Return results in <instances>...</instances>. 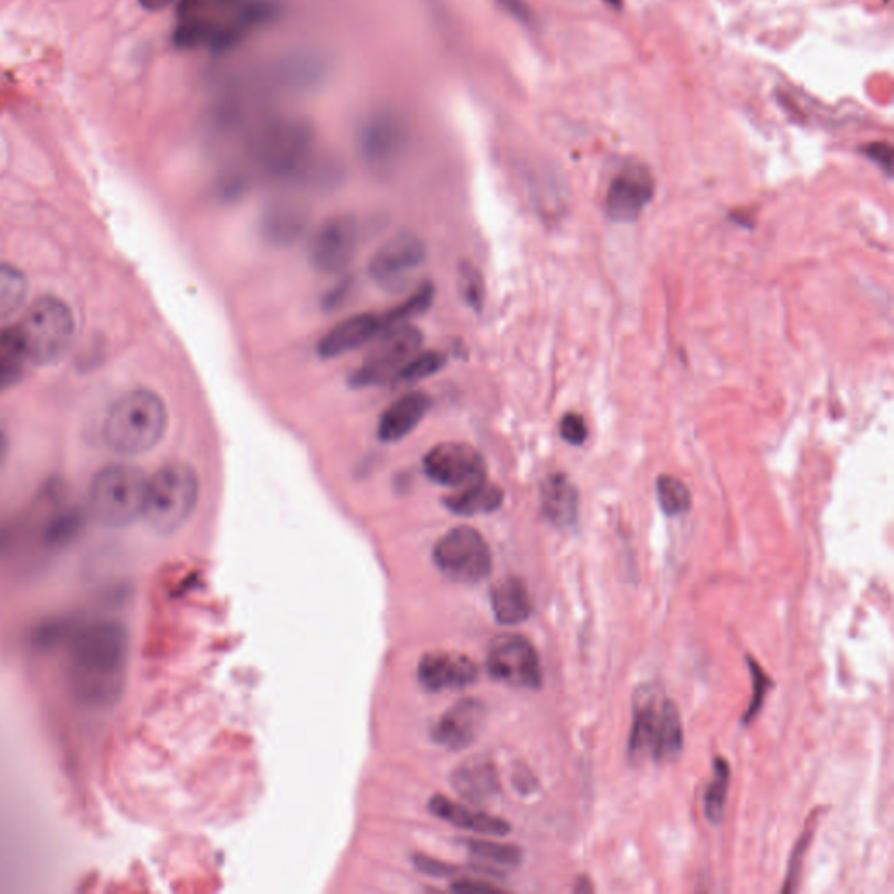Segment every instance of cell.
I'll return each instance as SVG.
<instances>
[{
    "mask_svg": "<svg viewBox=\"0 0 894 894\" xmlns=\"http://www.w3.org/2000/svg\"><path fill=\"white\" fill-rule=\"evenodd\" d=\"M659 712H661V704H658L655 695L650 694L646 688L641 691V695L637 700L634 719H632L631 736H629L628 755L632 760L650 754Z\"/></svg>",
    "mask_w": 894,
    "mask_h": 894,
    "instance_id": "obj_26",
    "label": "cell"
},
{
    "mask_svg": "<svg viewBox=\"0 0 894 894\" xmlns=\"http://www.w3.org/2000/svg\"><path fill=\"white\" fill-rule=\"evenodd\" d=\"M242 134L246 165L259 177L276 182H299L315 173V132L301 119L259 117Z\"/></svg>",
    "mask_w": 894,
    "mask_h": 894,
    "instance_id": "obj_2",
    "label": "cell"
},
{
    "mask_svg": "<svg viewBox=\"0 0 894 894\" xmlns=\"http://www.w3.org/2000/svg\"><path fill=\"white\" fill-rule=\"evenodd\" d=\"M17 327L25 343L30 362L34 366L59 362L74 341V315L60 297L42 296L35 299Z\"/></svg>",
    "mask_w": 894,
    "mask_h": 894,
    "instance_id": "obj_6",
    "label": "cell"
},
{
    "mask_svg": "<svg viewBox=\"0 0 894 894\" xmlns=\"http://www.w3.org/2000/svg\"><path fill=\"white\" fill-rule=\"evenodd\" d=\"M472 659L453 652L427 653L418 664V680L430 692L460 691L477 680Z\"/></svg>",
    "mask_w": 894,
    "mask_h": 894,
    "instance_id": "obj_15",
    "label": "cell"
},
{
    "mask_svg": "<svg viewBox=\"0 0 894 894\" xmlns=\"http://www.w3.org/2000/svg\"><path fill=\"white\" fill-rule=\"evenodd\" d=\"M683 749V727L679 707L673 701H664L659 712L658 725L653 733L650 755L653 760L670 761L679 757Z\"/></svg>",
    "mask_w": 894,
    "mask_h": 894,
    "instance_id": "obj_24",
    "label": "cell"
},
{
    "mask_svg": "<svg viewBox=\"0 0 894 894\" xmlns=\"http://www.w3.org/2000/svg\"><path fill=\"white\" fill-rule=\"evenodd\" d=\"M8 438H6L4 430L0 429V466H2V463H4L6 456H8Z\"/></svg>",
    "mask_w": 894,
    "mask_h": 894,
    "instance_id": "obj_41",
    "label": "cell"
},
{
    "mask_svg": "<svg viewBox=\"0 0 894 894\" xmlns=\"http://www.w3.org/2000/svg\"><path fill=\"white\" fill-rule=\"evenodd\" d=\"M173 2L176 0H140V6L147 11H161V9H167Z\"/></svg>",
    "mask_w": 894,
    "mask_h": 894,
    "instance_id": "obj_39",
    "label": "cell"
},
{
    "mask_svg": "<svg viewBox=\"0 0 894 894\" xmlns=\"http://www.w3.org/2000/svg\"><path fill=\"white\" fill-rule=\"evenodd\" d=\"M492 608L499 624H523L532 616V598L525 582L508 577L496 583L492 591Z\"/></svg>",
    "mask_w": 894,
    "mask_h": 894,
    "instance_id": "obj_22",
    "label": "cell"
},
{
    "mask_svg": "<svg viewBox=\"0 0 894 894\" xmlns=\"http://www.w3.org/2000/svg\"><path fill=\"white\" fill-rule=\"evenodd\" d=\"M728 782H730V767L724 758H715L713 766V779L706 790L704 799V811L709 823H722L725 816V803H727Z\"/></svg>",
    "mask_w": 894,
    "mask_h": 894,
    "instance_id": "obj_30",
    "label": "cell"
},
{
    "mask_svg": "<svg viewBox=\"0 0 894 894\" xmlns=\"http://www.w3.org/2000/svg\"><path fill=\"white\" fill-rule=\"evenodd\" d=\"M869 156L870 158H874L875 161L881 162L882 167L886 168L887 171H891L890 146H884V144H877V146L870 147Z\"/></svg>",
    "mask_w": 894,
    "mask_h": 894,
    "instance_id": "obj_38",
    "label": "cell"
},
{
    "mask_svg": "<svg viewBox=\"0 0 894 894\" xmlns=\"http://www.w3.org/2000/svg\"><path fill=\"white\" fill-rule=\"evenodd\" d=\"M308 228V215L301 207L287 201L271 204L261 221V233L271 245L288 246L299 240Z\"/></svg>",
    "mask_w": 894,
    "mask_h": 894,
    "instance_id": "obj_21",
    "label": "cell"
},
{
    "mask_svg": "<svg viewBox=\"0 0 894 894\" xmlns=\"http://www.w3.org/2000/svg\"><path fill=\"white\" fill-rule=\"evenodd\" d=\"M433 562L444 577L474 586L492 574L493 558L483 535L471 526L450 529L433 549Z\"/></svg>",
    "mask_w": 894,
    "mask_h": 894,
    "instance_id": "obj_7",
    "label": "cell"
},
{
    "mask_svg": "<svg viewBox=\"0 0 894 894\" xmlns=\"http://www.w3.org/2000/svg\"><path fill=\"white\" fill-rule=\"evenodd\" d=\"M147 477L132 465H108L90 484V512L104 528H126L140 519L146 502Z\"/></svg>",
    "mask_w": 894,
    "mask_h": 894,
    "instance_id": "obj_5",
    "label": "cell"
},
{
    "mask_svg": "<svg viewBox=\"0 0 894 894\" xmlns=\"http://www.w3.org/2000/svg\"><path fill=\"white\" fill-rule=\"evenodd\" d=\"M168 429V409L156 391L137 388L123 393L108 408L105 444L117 454L137 456L155 450Z\"/></svg>",
    "mask_w": 894,
    "mask_h": 894,
    "instance_id": "obj_3",
    "label": "cell"
},
{
    "mask_svg": "<svg viewBox=\"0 0 894 894\" xmlns=\"http://www.w3.org/2000/svg\"><path fill=\"white\" fill-rule=\"evenodd\" d=\"M541 512L556 528H571L579 520V493L565 474H553L541 484Z\"/></svg>",
    "mask_w": 894,
    "mask_h": 894,
    "instance_id": "obj_19",
    "label": "cell"
},
{
    "mask_svg": "<svg viewBox=\"0 0 894 894\" xmlns=\"http://www.w3.org/2000/svg\"><path fill=\"white\" fill-rule=\"evenodd\" d=\"M486 667L496 682L516 688H540L544 682L537 650L519 634L495 638L487 650Z\"/></svg>",
    "mask_w": 894,
    "mask_h": 894,
    "instance_id": "obj_9",
    "label": "cell"
},
{
    "mask_svg": "<svg viewBox=\"0 0 894 894\" xmlns=\"http://www.w3.org/2000/svg\"><path fill=\"white\" fill-rule=\"evenodd\" d=\"M360 152L372 170L385 171L397 167L408 147V126L396 113H378L370 117L360 132Z\"/></svg>",
    "mask_w": 894,
    "mask_h": 894,
    "instance_id": "obj_13",
    "label": "cell"
},
{
    "mask_svg": "<svg viewBox=\"0 0 894 894\" xmlns=\"http://www.w3.org/2000/svg\"><path fill=\"white\" fill-rule=\"evenodd\" d=\"M30 364L29 351L17 325L0 330V391L14 387Z\"/></svg>",
    "mask_w": 894,
    "mask_h": 894,
    "instance_id": "obj_27",
    "label": "cell"
},
{
    "mask_svg": "<svg viewBox=\"0 0 894 894\" xmlns=\"http://www.w3.org/2000/svg\"><path fill=\"white\" fill-rule=\"evenodd\" d=\"M653 189L655 183L645 167L631 165L624 168L608 191V215L617 222L637 221L652 200Z\"/></svg>",
    "mask_w": 894,
    "mask_h": 894,
    "instance_id": "obj_14",
    "label": "cell"
},
{
    "mask_svg": "<svg viewBox=\"0 0 894 894\" xmlns=\"http://www.w3.org/2000/svg\"><path fill=\"white\" fill-rule=\"evenodd\" d=\"M453 787L472 802H487L498 791V779L492 764L471 760L457 767L453 774Z\"/></svg>",
    "mask_w": 894,
    "mask_h": 894,
    "instance_id": "obj_23",
    "label": "cell"
},
{
    "mask_svg": "<svg viewBox=\"0 0 894 894\" xmlns=\"http://www.w3.org/2000/svg\"><path fill=\"white\" fill-rule=\"evenodd\" d=\"M460 288H462L463 299L471 304L472 308H481L484 299V285L477 270L465 266L460 271Z\"/></svg>",
    "mask_w": 894,
    "mask_h": 894,
    "instance_id": "obj_35",
    "label": "cell"
},
{
    "mask_svg": "<svg viewBox=\"0 0 894 894\" xmlns=\"http://www.w3.org/2000/svg\"><path fill=\"white\" fill-rule=\"evenodd\" d=\"M430 812L438 816L439 820L448 821L453 827L463 828L469 832L481 833V835L505 837L511 833V824L499 820L496 816L487 814L483 811H474L471 807L453 802L445 797H435L430 802Z\"/></svg>",
    "mask_w": 894,
    "mask_h": 894,
    "instance_id": "obj_20",
    "label": "cell"
},
{
    "mask_svg": "<svg viewBox=\"0 0 894 894\" xmlns=\"http://www.w3.org/2000/svg\"><path fill=\"white\" fill-rule=\"evenodd\" d=\"M608 2H612V4H619L620 0H608Z\"/></svg>",
    "mask_w": 894,
    "mask_h": 894,
    "instance_id": "obj_42",
    "label": "cell"
},
{
    "mask_svg": "<svg viewBox=\"0 0 894 894\" xmlns=\"http://www.w3.org/2000/svg\"><path fill=\"white\" fill-rule=\"evenodd\" d=\"M561 435L570 444L580 445L587 439L586 421L579 414L570 412L561 420Z\"/></svg>",
    "mask_w": 894,
    "mask_h": 894,
    "instance_id": "obj_36",
    "label": "cell"
},
{
    "mask_svg": "<svg viewBox=\"0 0 894 894\" xmlns=\"http://www.w3.org/2000/svg\"><path fill=\"white\" fill-rule=\"evenodd\" d=\"M433 303V287L430 283L421 285L414 294L402 301L399 306L391 308L390 312L383 313L385 330L391 327H399V325L408 324L414 316L421 315L432 306Z\"/></svg>",
    "mask_w": 894,
    "mask_h": 894,
    "instance_id": "obj_31",
    "label": "cell"
},
{
    "mask_svg": "<svg viewBox=\"0 0 894 894\" xmlns=\"http://www.w3.org/2000/svg\"><path fill=\"white\" fill-rule=\"evenodd\" d=\"M658 498L662 511L671 517L682 516L692 505L688 487L673 475H661L658 478Z\"/></svg>",
    "mask_w": 894,
    "mask_h": 894,
    "instance_id": "obj_32",
    "label": "cell"
},
{
    "mask_svg": "<svg viewBox=\"0 0 894 894\" xmlns=\"http://www.w3.org/2000/svg\"><path fill=\"white\" fill-rule=\"evenodd\" d=\"M424 474L433 483L454 492L486 481V462L474 445L465 442H441L424 454Z\"/></svg>",
    "mask_w": 894,
    "mask_h": 894,
    "instance_id": "obj_11",
    "label": "cell"
},
{
    "mask_svg": "<svg viewBox=\"0 0 894 894\" xmlns=\"http://www.w3.org/2000/svg\"><path fill=\"white\" fill-rule=\"evenodd\" d=\"M29 280L13 264L0 263V318L13 315L25 303Z\"/></svg>",
    "mask_w": 894,
    "mask_h": 894,
    "instance_id": "obj_28",
    "label": "cell"
},
{
    "mask_svg": "<svg viewBox=\"0 0 894 894\" xmlns=\"http://www.w3.org/2000/svg\"><path fill=\"white\" fill-rule=\"evenodd\" d=\"M505 8L511 11V13L516 14V17H525V9H523V4H520L519 0H499Z\"/></svg>",
    "mask_w": 894,
    "mask_h": 894,
    "instance_id": "obj_40",
    "label": "cell"
},
{
    "mask_svg": "<svg viewBox=\"0 0 894 894\" xmlns=\"http://www.w3.org/2000/svg\"><path fill=\"white\" fill-rule=\"evenodd\" d=\"M749 662V670H751V679H754V697H751V704H749L748 712H746L745 718H743V724L748 725L755 716L758 715L760 712L761 704H764V700H766V695L769 694L770 688H772V680L764 673L760 666H758L757 662L754 659H748Z\"/></svg>",
    "mask_w": 894,
    "mask_h": 894,
    "instance_id": "obj_34",
    "label": "cell"
},
{
    "mask_svg": "<svg viewBox=\"0 0 894 894\" xmlns=\"http://www.w3.org/2000/svg\"><path fill=\"white\" fill-rule=\"evenodd\" d=\"M385 333L383 316L375 313H360L350 316L322 336L318 355L322 358H337L362 348Z\"/></svg>",
    "mask_w": 894,
    "mask_h": 894,
    "instance_id": "obj_16",
    "label": "cell"
},
{
    "mask_svg": "<svg viewBox=\"0 0 894 894\" xmlns=\"http://www.w3.org/2000/svg\"><path fill=\"white\" fill-rule=\"evenodd\" d=\"M427 261V245L412 231L388 238L370 257L369 273L379 287L399 291L411 282Z\"/></svg>",
    "mask_w": 894,
    "mask_h": 894,
    "instance_id": "obj_10",
    "label": "cell"
},
{
    "mask_svg": "<svg viewBox=\"0 0 894 894\" xmlns=\"http://www.w3.org/2000/svg\"><path fill=\"white\" fill-rule=\"evenodd\" d=\"M442 367H444V357L441 354L420 350L397 372L393 381L400 385H414L438 375Z\"/></svg>",
    "mask_w": 894,
    "mask_h": 894,
    "instance_id": "obj_33",
    "label": "cell"
},
{
    "mask_svg": "<svg viewBox=\"0 0 894 894\" xmlns=\"http://www.w3.org/2000/svg\"><path fill=\"white\" fill-rule=\"evenodd\" d=\"M430 399L423 391H411L385 409L379 418L378 438L385 444L402 441L424 420Z\"/></svg>",
    "mask_w": 894,
    "mask_h": 894,
    "instance_id": "obj_18",
    "label": "cell"
},
{
    "mask_svg": "<svg viewBox=\"0 0 894 894\" xmlns=\"http://www.w3.org/2000/svg\"><path fill=\"white\" fill-rule=\"evenodd\" d=\"M128 638L122 625L101 622L77 634L71 649V685L77 700L111 707L122 700L126 683Z\"/></svg>",
    "mask_w": 894,
    "mask_h": 894,
    "instance_id": "obj_1",
    "label": "cell"
},
{
    "mask_svg": "<svg viewBox=\"0 0 894 894\" xmlns=\"http://www.w3.org/2000/svg\"><path fill=\"white\" fill-rule=\"evenodd\" d=\"M358 234L360 231L354 217H330L309 236V264L320 273H341L357 254Z\"/></svg>",
    "mask_w": 894,
    "mask_h": 894,
    "instance_id": "obj_12",
    "label": "cell"
},
{
    "mask_svg": "<svg viewBox=\"0 0 894 894\" xmlns=\"http://www.w3.org/2000/svg\"><path fill=\"white\" fill-rule=\"evenodd\" d=\"M469 851L478 865L493 870L516 869L520 865L523 853L516 845L499 844V842L471 841Z\"/></svg>",
    "mask_w": 894,
    "mask_h": 894,
    "instance_id": "obj_29",
    "label": "cell"
},
{
    "mask_svg": "<svg viewBox=\"0 0 894 894\" xmlns=\"http://www.w3.org/2000/svg\"><path fill=\"white\" fill-rule=\"evenodd\" d=\"M484 716L486 712L478 701L469 700L454 704L433 728V739L445 748H466L483 730Z\"/></svg>",
    "mask_w": 894,
    "mask_h": 894,
    "instance_id": "obj_17",
    "label": "cell"
},
{
    "mask_svg": "<svg viewBox=\"0 0 894 894\" xmlns=\"http://www.w3.org/2000/svg\"><path fill=\"white\" fill-rule=\"evenodd\" d=\"M502 502H504L502 490L483 481L475 486L457 490L444 499V505L456 516L472 517L498 511Z\"/></svg>",
    "mask_w": 894,
    "mask_h": 894,
    "instance_id": "obj_25",
    "label": "cell"
},
{
    "mask_svg": "<svg viewBox=\"0 0 894 894\" xmlns=\"http://www.w3.org/2000/svg\"><path fill=\"white\" fill-rule=\"evenodd\" d=\"M200 499V477L188 463L162 465L147 478L146 502L141 517L152 532L168 537L179 532L194 514Z\"/></svg>",
    "mask_w": 894,
    "mask_h": 894,
    "instance_id": "obj_4",
    "label": "cell"
},
{
    "mask_svg": "<svg viewBox=\"0 0 894 894\" xmlns=\"http://www.w3.org/2000/svg\"><path fill=\"white\" fill-rule=\"evenodd\" d=\"M811 832L803 833L802 839H800L799 844H797V849H795L793 858L790 861V872H788L787 877V886L782 891H793L795 890V882L799 879L800 869H802V858L806 854L807 845L811 842Z\"/></svg>",
    "mask_w": 894,
    "mask_h": 894,
    "instance_id": "obj_37",
    "label": "cell"
},
{
    "mask_svg": "<svg viewBox=\"0 0 894 894\" xmlns=\"http://www.w3.org/2000/svg\"><path fill=\"white\" fill-rule=\"evenodd\" d=\"M376 345L351 375L354 387H376L388 379L393 381L397 372L411 360L423 345V336L412 325H399L379 334Z\"/></svg>",
    "mask_w": 894,
    "mask_h": 894,
    "instance_id": "obj_8",
    "label": "cell"
}]
</instances>
